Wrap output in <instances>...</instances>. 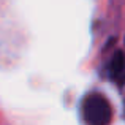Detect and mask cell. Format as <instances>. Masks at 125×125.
<instances>
[{
	"label": "cell",
	"instance_id": "1",
	"mask_svg": "<svg viewBox=\"0 0 125 125\" xmlns=\"http://www.w3.org/2000/svg\"><path fill=\"white\" fill-rule=\"evenodd\" d=\"M83 114L89 125H108L113 116L109 101L100 94H90L85 97Z\"/></svg>",
	"mask_w": 125,
	"mask_h": 125
},
{
	"label": "cell",
	"instance_id": "2",
	"mask_svg": "<svg viewBox=\"0 0 125 125\" xmlns=\"http://www.w3.org/2000/svg\"><path fill=\"white\" fill-rule=\"evenodd\" d=\"M124 67H125V57H124V54L120 51H117L116 54H114L113 60H111V67H109L111 74H113V76L120 74L122 70H124Z\"/></svg>",
	"mask_w": 125,
	"mask_h": 125
}]
</instances>
